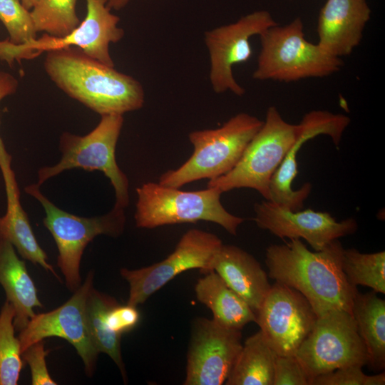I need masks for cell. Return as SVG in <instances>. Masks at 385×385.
<instances>
[{"instance_id":"cell-29","label":"cell","mask_w":385,"mask_h":385,"mask_svg":"<svg viewBox=\"0 0 385 385\" xmlns=\"http://www.w3.org/2000/svg\"><path fill=\"white\" fill-rule=\"evenodd\" d=\"M0 21L12 43L21 44L37 38L31 11L24 7L22 0H0Z\"/></svg>"},{"instance_id":"cell-4","label":"cell","mask_w":385,"mask_h":385,"mask_svg":"<svg viewBox=\"0 0 385 385\" xmlns=\"http://www.w3.org/2000/svg\"><path fill=\"white\" fill-rule=\"evenodd\" d=\"M259 36L261 48L254 79L288 83L322 78L339 71L342 66L339 58L306 39L299 17L284 26H271Z\"/></svg>"},{"instance_id":"cell-27","label":"cell","mask_w":385,"mask_h":385,"mask_svg":"<svg viewBox=\"0 0 385 385\" xmlns=\"http://www.w3.org/2000/svg\"><path fill=\"white\" fill-rule=\"evenodd\" d=\"M78 0H37L31 15L36 32L63 37L81 23L76 14Z\"/></svg>"},{"instance_id":"cell-9","label":"cell","mask_w":385,"mask_h":385,"mask_svg":"<svg viewBox=\"0 0 385 385\" xmlns=\"http://www.w3.org/2000/svg\"><path fill=\"white\" fill-rule=\"evenodd\" d=\"M86 1V17L70 34L63 37L45 34L21 44L12 43L8 39L0 41V60L11 66L14 61L33 59L43 52L77 47L91 57L114 67L109 46L124 36V30L118 26L120 18L111 13L107 0Z\"/></svg>"},{"instance_id":"cell-37","label":"cell","mask_w":385,"mask_h":385,"mask_svg":"<svg viewBox=\"0 0 385 385\" xmlns=\"http://www.w3.org/2000/svg\"><path fill=\"white\" fill-rule=\"evenodd\" d=\"M36 1L37 0H22V3L26 9L30 10L34 6Z\"/></svg>"},{"instance_id":"cell-22","label":"cell","mask_w":385,"mask_h":385,"mask_svg":"<svg viewBox=\"0 0 385 385\" xmlns=\"http://www.w3.org/2000/svg\"><path fill=\"white\" fill-rule=\"evenodd\" d=\"M195 292L198 301L211 310L212 319L225 327L242 330L256 322V314L248 304L213 270L197 280Z\"/></svg>"},{"instance_id":"cell-32","label":"cell","mask_w":385,"mask_h":385,"mask_svg":"<svg viewBox=\"0 0 385 385\" xmlns=\"http://www.w3.org/2000/svg\"><path fill=\"white\" fill-rule=\"evenodd\" d=\"M140 315L136 306L118 303L111 307L106 314V322L108 329L118 335L133 329L139 323Z\"/></svg>"},{"instance_id":"cell-3","label":"cell","mask_w":385,"mask_h":385,"mask_svg":"<svg viewBox=\"0 0 385 385\" xmlns=\"http://www.w3.org/2000/svg\"><path fill=\"white\" fill-rule=\"evenodd\" d=\"M263 121L247 113H239L221 127L189 133L194 148L192 155L178 168L169 170L159 183L179 188L207 178L213 180L230 172L240 160L247 145Z\"/></svg>"},{"instance_id":"cell-23","label":"cell","mask_w":385,"mask_h":385,"mask_svg":"<svg viewBox=\"0 0 385 385\" xmlns=\"http://www.w3.org/2000/svg\"><path fill=\"white\" fill-rule=\"evenodd\" d=\"M351 314L369 356L368 365L375 371L385 367V301L372 291L356 294Z\"/></svg>"},{"instance_id":"cell-28","label":"cell","mask_w":385,"mask_h":385,"mask_svg":"<svg viewBox=\"0 0 385 385\" xmlns=\"http://www.w3.org/2000/svg\"><path fill=\"white\" fill-rule=\"evenodd\" d=\"M14 317V307L6 300L0 311V385H16L23 366Z\"/></svg>"},{"instance_id":"cell-31","label":"cell","mask_w":385,"mask_h":385,"mask_svg":"<svg viewBox=\"0 0 385 385\" xmlns=\"http://www.w3.org/2000/svg\"><path fill=\"white\" fill-rule=\"evenodd\" d=\"M44 340L36 342L24 350L22 359L29 366L33 385H56L57 383L49 374L46 356L48 353L44 349Z\"/></svg>"},{"instance_id":"cell-11","label":"cell","mask_w":385,"mask_h":385,"mask_svg":"<svg viewBox=\"0 0 385 385\" xmlns=\"http://www.w3.org/2000/svg\"><path fill=\"white\" fill-rule=\"evenodd\" d=\"M215 234L197 229L187 231L174 251L163 260L137 270L122 268L121 276L130 287L127 304L144 303L179 274L199 269L206 274L212 270V262L222 245Z\"/></svg>"},{"instance_id":"cell-1","label":"cell","mask_w":385,"mask_h":385,"mask_svg":"<svg viewBox=\"0 0 385 385\" xmlns=\"http://www.w3.org/2000/svg\"><path fill=\"white\" fill-rule=\"evenodd\" d=\"M344 248L338 239L319 251H310L300 239L266 250L268 276L275 282L299 292L310 303L317 317L332 309L351 314L358 293L342 270Z\"/></svg>"},{"instance_id":"cell-25","label":"cell","mask_w":385,"mask_h":385,"mask_svg":"<svg viewBox=\"0 0 385 385\" xmlns=\"http://www.w3.org/2000/svg\"><path fill=\"white\" fill-rule=\"evenodd\" d=\"M116 303L113 297L93 287L86 302V319L90 334L99 353L108 354L125 379L120 349L121 336L111 332L106 322V312Z\"/></svg>"},{"instance_id":"cell-16","label":"cell","mask_w":385,"mask_h":385,"mask_svg":"<svg viewBox=\"0 0 385 385\" xmlns=\"http://www.w3.org/2000/svg\"><path fill=\"white\" fill-rule=\"evenodd\" d=\"M254 220L262 230L282 239H303L314 251L324 249L341 237L354 234L356 221L349 217L337 221L329 213L312 209L292 211L269 200L255 203Z\"/></svg>"},{"instance_id":"cell-35","label":"cell","mask_w":385,"mask_h":385,"mask_svg":"<svg viewBox=\"0 0 385 385\" xmlns=\"http://www.w3.org/2000/svg\"><path fill=\"white\" fill-rule=\"evenodd\" d=\"M385 373L384 371L376 375H366L364 385H384Z\"/></svg>"},{"instance_id":"cell-20","label":"cell","mask_w":385,"mask_h":385,"mask_svg":"<svg viewBox=\"0 0 385 385\" xmlns=\"http://www.w3.org/2000/svg\"><path fill=\"white\" fill-rule=\"evenodd\" d=\"M212 270L256 314L271 288L260 262L240 247L222 244L213 260Z\"/></svg>"},{"instance_id":"cell-2","label":"cell","mask_w":385,"mask_h":385,"mask_svg":"<svg viewBox=\"0 0 385 385\" xmlns=\"http://www.w3.org/2000/svg\"><path fill=\"white\" fill-rule=\"evenodd\" d=\"M43 68L59 89L101 116L123 115L143 106L145 92L140 82L79 48L46 52Z\"/></svg>"},{"instance_id":"cell-19","label":"cell","mask_w":385,"mask_h":385,"mask_svg":"<svg viewBox=\"0 0 385 385\" xmlns=\"http://www.w3.org/2000/svg\"><path fill=\"white\" fill-rule=\"evenodd\" d=\"M11 160L0 135V170L6 196V211L0 217V239L9 242L22 258L41 265L58 278L48 262L47 255L38 243L28 215L22 207Z\"/></svg>"},{"instance_id":"cell-17","label":"cell","mask_w":385,"mask_h":385,"mask_svg":"<svg viewBox=\"0 0 385 385\" xmlns=\"http://www.w3.org/2000/svg\"><path fill=\"white\" fill-rule=\"evenodd\" d=\"M304 130L273 174L270 184V200L292 211L300 210L309 196L312 185L305 183L293 190L292 183L298 173L297 155L301 146L309 139L321 134L327 135L337 146L350 119L342 114L325 111H313L302 118Z\"/></svg>"},{"instance_id":"cell-34","label":"cell","mask_w":385,"mask_h":385,"mask_svg":"<svg viewBox=\"0 0 385 385\" xmlns=\"http://www.w3.org/2000/svg\"><path fill=\"white\" fill-rule=\"evenodd\" d=\"M19 86L17 79L11 73L0 71V102L6 97L14 94Z\"/></svg>"},{"instance_id":"cell-13","label":"cell","mask_w":385,"mask_h":385,"mask_svg":"<svg viewBox=\"0 0 385 385\" xmlns=\"http://www.w3.org/2000/svg\"><path fill=\"white\" fill-rule=\"evenodd\" d=\"M276 24L268 11L258 10L233 23L205 32L204 40L210 58L209 78L215 93L230 91L238 96L245 94V88L234 77L232 68L251 58L250 38Z\"/></svg>"},{"instance_id":"cell-15","label":"cell","mask_w":385,"mask_h":385,"mask_svg":"<svg viewBox=\"0 0 385 385\" xmlns=\"http://www.w3.org/2000/svg\"><path fill=\"white\" fill-rule=\"evenodd\" d=\"M317 315L297 290L275 282L256 313V323L277 355H294Z\"/></svg>"},{"instance_id":"cell-5","label":"cell","mask_w":385,"mask_h":385,"mask_svg":"<svg viewBox=\"0 0 385 385\" xmlns=\"http://www.w3.org/2000/svg\"><path fill=\"white\" fill-rule=\"evenodd\" d=\"M138 200L134 215L140 228L207 221L222 227L232 235H237L244 219L230 213L222 205V192L214 188L183 191L159 183L148 182L136 188Z\"/></svg>"},{"instance_id":"cell-14","label":"cell","mask_w":385,"mask_h":385,"mask_svg":"<svg viewBox=\"0 0 385 385\" xmlns=\"http://www.w3.org/2000/svg\"><path fill=\"white\" fill-rule=\"evenodd\" d=\"M241 330L225 327L213 319H196L187 355L185 385H222L242 349Z\"/></svg>"},{"instance_id":"cell-7","label":"cell","mask_w":385,"mask_h":385,"mask_svg":"<svg viewBox=\"0 0 385 385\" xmlns=\"http://www.w3.org/2000/svg\"><path fill=\"white\" fill-rule=\"evenodd\" d=\"M123 120V115H101L96 128L85 135L63 132L59 139L61 160L54 165L40 168L36 184L41 186L47 180L73 168L98 170L110 180L114 188L113 207L125 209L130 201L129 182L115 160Z\"/></svg>"},{"instance_id":"cell-30","label":"cell","mask_w":385,"mask_h":385,"mask_svg":"<svg viewBox=\"0 0 385 385\" xmlns=\"http://www.w3.org/2000/svg\"><path fill=\"white\" fill-rule=\"evenodd\" d=\"M272 385H310V379L294 355H277Z\"/></svg>"},{"instance_id":"cell-6","label":"cell","mask_w":385,"mask_h":385,"mask_svg":"<svg viewBox=\"0 0 385 385\" xmlns=\"http://www.w3.org/2000/svg\"><path fill=\"white\" fill-rule=\"evenodd\" d=\"M303 130L302 123H289L275 106L269 107L262 125L236 165L227 173L209 180L207 187L222 193L237 188H252L265 200H270L272 177Z\"/></svg>"},{"instance_id":"cell-36","label":"cell","mask_w":385,"mask_h":385,"mask_svg":"<svg viewBox=\"0 0 385 385\" xmlns=\"http://www.w3.org/2000/svg\"><path fill=\"white\" fill-rule=\"evenodd\" d=\"M131 0H107V6L112 10L119 11L125 7Z\"/></svg>"},{"instance_id":"cell-38","label":"cell","mask_w":385,"mask_h":385,"mask_svg":"<svg viewBox=\"0 0 385 385\" xmlns=\"http://www.w3.org/2000/svg\"><path fill=\"white\" fill-rule=\"evenodd\" d=\"M290 1V0H289Z\"/></svg>"},{"instance_id":"cell-8","label":"cell","mask_w":385,"mask_h":385,"mask_svg":"<svg viewBox=\"0 0 385 385\" xmlns=\"http://www.w3.org/2000/svg\"><path fill=\"white\" fill-rule=\"evenodd\" d=\"M24 191L44 209L43 223L56 244L57 265L66 287L73 292L81 284L80 264L86 247L98 235L118 237L122 235L125 225V209L113 207L103 215L81 217L58 208L41 192L36 183L27 185Z\"/></svg>"},{"instance_id":"cell-24","label":"cell","mask_w":385,"mask_h":385,"mask_svg":"<svg viewBox=\"0 0 385 385\" xmlns=\"http://www.w3.org/2000/svg\"><path fill=\"white\" fill-rule=\"evenodd\" d=\"M277 356L260 329L242 344L225 384L272 385Z\"/></svg>"},{"instance_id":"cell-33","label":"cell","mask_w":385,"mask_h":385,"mask_svg":"<svg viewBox=\"0 0 385 385\" xmlns=\"http://www.w3.org/2000/svg\"><path fill=\"white\" fill-rule=\"evenodd\" d=\"M360 365L338 368L318 375L310 381V385H364L366 375Z\"/></svg>"},{"instance_id":"cell-21","label":"cell","mask_w":385,"mask_h":385,"mask_svg":"<svg viewBox=\"0 0 385 385\" xmlns=\"http://www.w3.org/2000/svg\"><path fill=\"white\" fill-rule=\"evenodd\" d=\"M0 284L6 301L15 309L14 324L21 331L36 314L34 309L42 307L36 287L30 277L24 262L19 257L14 247L0 239Z\"/></svg>"},{"instance_id":"cell-18","label":"cell","mask_w":385,"mask_h":385,"mask_svg":"<svg viewBox=\"0 0 385 385\" xmlns=\"http://www.w3.org/2000/svg\"><path fill=\"white\" fill-rule=\"evenodd\" d=\"M370 16L366 0H327L318 18L317 43L334 57L350 55Z\"/></svg>"},{"instance_id":"cell-26","label":"cell","mask_w":385,"mask_h":385,"mask_svg":"<svg viewBox=\"0 0 385 385\" xmlns=\"http://www.w3.org/2000/svg\"><path fill=\"white\" fill-rule=\"evenodd\" d=\"M342 268L353 286L370 287L376 293H385V252L361 253L354 248L344 249Z\"/></svg>"},{"instance_id":"cell-12","label":"cell","mask_w":385,"mask_h":385,"mask_svg":"<svg viewBox=\"0 0 385 385\" xmlns=\"http://www.w3.org/2000/svg\"><path fill=\"white\" fill-rule=\"evenodd\" d=\"M93 276L89 272L72 297L60 307L48 312L36 314L18 336L21 354L33 344L46 338L57 337L73 346L81 356L86 375L95 372L97 349L89 332L86 319V302L93 287Z\"/></svg>"},{"instance_id":"cell-10","label":"cell","mask_w":385,"mask_h":385,"mask_svg":"<svg viewBox=\"0 0 385 385\" xmlns=\"http://www.w3.org/2000/svg\"><path fill=\"white\" fill-rule=\"evenodd\" d=\"M310 381L338 368L368 365L369 356L353 315L332 309L317 317L294 354Z\"/></svg>"}]
</instances>
